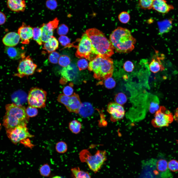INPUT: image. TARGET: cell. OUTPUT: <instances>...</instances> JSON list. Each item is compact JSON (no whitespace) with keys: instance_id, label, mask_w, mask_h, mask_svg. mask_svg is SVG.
I'll return each mask as SVG.
<instances>
[{"instance_id":"6da1fadb","label":"cell","mask_w":178,"mask_h":178,"mask_svg":"<svg viewBox=\"0 0 178 178\" xmlns=\"http://www.w3.org/2000/svg\"><path fill=\"white\" fill-rule=\"evenodd\" d=\"M85 32L91 41L94 55L110 57L114 54V49L112 44L102 31L92 28L87 29Z\"/></svg>"},{"instance_id":"7a4b0ae2","label":"cell","mask_w":178,"mask_h":178,"mask_svg":"<svg viewBox=\"0 0 178 178\" xmlns=\"http://www.w3.org/2000/svg\"><path fill=\"white\" fill-rule=\"evenodd\" d=\"M110 41L115 51L119 53L132 51L136 42L130 30L120 27L112 32L110 35Z\"/></svg>"},{"instance_id":"3957f363","label":"cell","mask_w":178,"mask_h":178,"mask_svg":"<svg viewBox=\"0 0 178 178\" xmlns=\"http://www.w3.org/2000/svg\"><path fill=\"white\" fill-rule=\"evenodd\" d=\"M6 112L3 120V125L6 130L20 125L26 126L28 117L24 106L13 103L5 106Z\"/></svg>"},{"instance_id":"277c9868","label":"cell","mask_w":178,"mask_h":178,"mask_svg":"<svg viewBox=\"0 0 178 178\" xmlns=\"http://www.w3.org/2000/svg\"><path fill=\"white\" fill-rule=\"evenodd\" d=\"M88 68L93 72L95 78L105 80L112 76L114 70L113 60L110 57L97 56L89 62Z\"/></svg>"},{"instance_id":"5b68a950","label":"cell","mask_w":178,"mask_h":178,"mask_svg":"<svg viewBox=\"0 0 178 178\" xmlns=\"http://www.w3.org/2000/svg\"><path fill=\"white\" fill-rule=\"evenodd\" d=\"M80 158L82 162L86 163L89 169L96 173L107 160L106 153L105 151L98 150L93 155L86 153L82 154Z\"/></svg>"},{"instance_id":"8992f818","label":"cell","mask_w":178,"mask_h":178,"mask_svg":"<svg viewBox=\"0 0 178 178\" xmlns=\"http://www.w3.org/2000/svg\"><path fill=\"white\" fill-rule=\"evenodd\" d=\"M174 119V115L172 112L165 107L161 106L156 112L152 122L155 127H167Z\"/></svg>"},{"instance_id":"52a82bcc","label":"cell","mask_w":178,"mask_h":178,"mask_svg":"<svg viewBox=\"0 0 178 178\" xmlns=\"http://www.w3.org/2000/svg\"><path fill=\"white\" fill-rule=\"evenodd\" d=\"M47 93L46 91L39 88L31 89L28 96L27 100L29 106L36 108L45 107Z\"/></svg>"},{"instance_id":"ba28073f","label":"cell","mask_w":178,"mask_h":178,"mask_svg":"<svg viewBox=\"0 0 178 178\" xmlns=\"http://www.w3.org/2000/svg\"><path fill=\"white\" fill-rule=\"evenodd\" d=\"M75 55L79 58H85L90 61L92 55H94L92 52L91 41L85 32L83 34L77 46Z\"/></svg>"},{"instance_id":"9c48e42d","label":"cell","mask_w":178,"mask_h":178,"mask_svg":"<svg viewBox=\"0 0 178 178\" xmlns=\"http://www.w3.org/2000/svg\"><path fill=\"white\" fill-rule=\"evenodd\" d=\"M57 101L63 104L69 112L76 113H78L82 103L79 95L75 93L70 96L60 94L58 97Z\"/></svg>"},{"instance_id":"30bf717a","label":"cell","mask_w":178,"mask_h":178,"mask_svg":"<svg viewBox=\"0 0 178 178\" xmlns=\"http://www.w3.org/2000/svg\"><path fill=\"white\" fill-rule=\"evenodd\" d=\"M6 131L8 137L15 144L22 142L26 138L32 136L29 133L26 126H19Z\"/></svg>"},{"instance_id":"8fae6325","label":"cell","mask_w":178,"mask_h":178,"mask_svg":"<svg viewBox=\"0 0 178 178\" xmlns=\"http://www.w3.org/2000/svg\"><path fill=\"white\" fill-rule=\"evenodd\" d=\"M37 67L29 56L22 59L18 67V74L20 76L32 75Z\"/></svg>"},{"instance_id":"7c38bea8","label":"cell","mask_w":178,"mask_h":178,"mask_svg":"<svg viewBox=\"0 0 178 178\" xmlns=\"http://www.w3.org/2000/svg\"><path fill=\"white\" fill-rule=\"evenodd\" d=\"M59 21L57 18L46 23L42 25L41 29L42 30V41L45 43L52 36L54 30L58 27Z\"/></svg>"},{"instance_id":"4fadbf2b","label":"cell","mask_w":178,"mask_h":178,"mask_svg":"<svg viewBox=\"0 0 178 178\" xmlns=\"http://www.w3.org/2000/svg\"><path fill=\"white\" fill-rule=\"evenodd\" d=\"M107 111L111 115V120L113 121L122 119L125 114V111L123 107L116 103H109L107 106Z\"/></svg>"},{"instance_id":"5bb4252c","label":"cell","mask_w":178,"mask_h":178,"mask_svg":"<svg viewBox=\"0 0 178 178\" xmlns=\"http://www.w3.org/2000/svg\"><path fill=\"white\" fill-rule=\"evenodd\" d=\"M18 33L20 36L21 43L28 44L30 42V40L33 37V28L23 22L18 28Z\"/></svg>"},{"instance_id":"9a60e30c","label":"cell","mask_w":178,"mask_h":178,"mask_svg":"<svg viewBox=\"0 0 178 178\" xmlns=\"http://www.w3.org/2000/svg\"><path fill=\"white\" fill-rule=\"evenodd\" d=\"M168 163L165 159H160L156 161L155 165L161 178H170L172 174L168 168Z\"/></svg>"},{"instance_id":"2e32d148","label":"cell","mask_w":178,"mask_h":178,"mask_svg":"<svg viewBox=\"0 0 178 178\" xmlns=\"http://www.w3.org/2000/svg\"><path fill=\"white\" fill-rule=\"evenodd\" d=\"M152 8L159 12L165 14L173 9L174 7L172 5L168 4L165 0H154Z\"/></svg>"},{"instance_id":"e0dca14e","label":"cell","mask_w":178,"mask_h":178,"mask_svg":"<svg viewBox=\"0 0 178 178\" xmlns=\"http://www.w3.org/2000/svg\"><path fill=\"white\" fill-rule=\"evenodd\" d=\"M7 4L10 10L17 13L23 12L26 7L24 0H7Z\"/></svg>"},{"instance_id":"ac0fdd59","label":"cell","mask_w":178,"mask_h":178,"mask_svg":"<svg viewBox=\"0 0 178 178\" xmlns=\"http://www.w3.org/2000/svg\"><path fill=\"white\" fill-rule=\"evenodd\" d=\"M20 39L18 34L14 32L7 33L2 39V41L4 45L7 47H13L19 43Z\"/></svg>"},{"instance_id":"d6986e66","label":"cell","mask_w":178,"mask_h":178,"mask_svg":"<svg viewBox=\"0 0 178 178\" xmlns=\"http://www.w3.org/2000/svg\"><path fill=\"white\" fill-rule=\"evenodd\" d=\"M5 50L8 56L11 59L17 60L25 57V52L22 48L6 46Z\"/></svg>"},{"instance_id":"ffe728a7","label":"cell","mask_w":178,"mask_h":178,"mask_svg":"<svg viewBox=\"0 0 178 178\" xmlns=\"http://www.w3.org/2000/svg\"><path fill=\"white\" fill-rule=\"evenodd\" d=\"M61 73L64 78L68 81H70L75 78L77 73V71L75 67L69 65L64 67L61 70Z\"/></svg>"},{"instance_id":"44dd1931","label":"cell","mask_w":178,"mask_h":178,"mask_svg":"<svg viewBox=\"0 0 178 178\" xmlns=\"http://www.w3.org/2000/svg\"><path fill=\"white\" fill-rule=\"evenodd\" d=\"M59 43L56 38L52 36L44 44L43 49L48 53L54 51L58 48Z\"/></svg>"},{"instance_id":"7402d4cb","label":"cell","mask_w":178,"mask_h":178,"mask_svg":"<svg viewBox=\"0 0 178 178\" xmlns=\"http://www.w3.org/2000/svg\"><path fill=\"white\" fill-rule=\"evenodd\" d=\"M94 111L91 104L88 102L82 103L79 108L78 113L81 116L87 117L91 115Z\"/></svg>"},{"instance_id":"603a6c76","label":"cell","mask_w":178,"mask_h":178,"mask_svg":"<svg viewBox=\"0 0 178 178\" xmlns=\"http://www.w3.org/2000/svg\"><path fill=\"white\" fill-rule=\"evenodd\" d=\"M159 100L158 97L156 95H150L149 101L148 109L149 112L154 113L159 109Z\"/></svg>"},{"instance_id":"cb8c5ba5","label":"cell","mask_w":178,"mask_h":178,"mask_svg":"<svg viewBox=\"0 0 178 178\" xmlns=\"http://www.w3.org/2000/svg\"><path fill=\"white\" fill-rule=\"evenodd\" d=\"M158 25L159 32L161 34L168 33L172 27V21L170 20L159 22Z\"/></svg>"},{"instance_id":"d4e9b609","label":"cell","mask_w":178,"mask_h":178,"mask_svg":"<svg viewBox=\"0 0 178 178\" xmlns=\"http://www.w3.org/2000/svg\"><path fill=\"white\" fill-rule=\"evenodd\" d=\"M150 70L153 73H156L160 70H163L164 68L159 61L153 59L149 65Z\"/></svg>"},{"instance_id":"484cf974","label":"cell","mask_w":178,"mask_h":178,"mask_svg":"<svg viewBox=\"0 0 178 178\" xmlns=\"http://www.w3.org/2000/svg\"><path fill=\"white\" fill-rule=\"evenodd\" d=\"M70 130L73 133L78 134L81 131L82 125L81 123L76 120L71 121L69 124Z\"/></svg>"},{"instance_id":"4316f807","label":"cell","mask_w":178,"mask_h":178,"mask_svg":"<svg viewBox=\"0 0 178 178\" xmlns=\"http://www.w3.org/2000/svg\"><path fill=\"white\" fill-rule=\"evenodd\" d=\"M42 30L40 28L36 27L33 28V39L40 45L42 44Z\"/></svg>"},{"instance_id":"83f0119b","label":"cell","mask_w":178,"mask_h":178,"mask_svg":"<svg viewBox=\"0 0 178 178\" xmlns=\"http://www.w3.org/2000/svg\"><path fill=\"white\" fill-rule=\"evenodd\" d=\"M58 40L61 45L65 48L74 47V45L70 43V39L66 36H61L59 37Z\"/></svg>"},{"instance_id":"f1b7e54d","label":"cell","mask_w":178,"mask_h":178,"mask_svg":"<svg viewBox=\"0 0 178 178\" xmlns=\"http://www.w3.org/2000/svg\"><path fill=\"white\" fill-rule=\"evenodd\" d=\"M39 172L42 176L45 177H48L51 172L50 167L48 164H44L40 167Z\"/></svg>"},{"instance_id":"f546056e","label":"cell","mask_w":178,"mask_h":178,"mask_svg":"<svg viewBox=\"0 0 178 178\" xmlns=\"http://www.w3.org/2000/svg\"><path fill=\"white\" fill-rule=\"evenodd\" d=\"M58 63L61 66L63 67H66L69 65L70 63V60L67 56L63 55L59 57Z\"/></svg>"},{"instance_id":"4dcf8cb0","label":"cell","mask_w":178,"mask_h":178,"mask_svg":"<svg viewBox=\"0 0 178 178\" xmlns=\"http://www.w3.org/2000/svg\"><path fill=\"white\" fill-rule=\"evenodd\" d=\"M114 100L116 103L122 105L125 103L127 101V98L124 93L120 92L117 94L115 96Z\"/></svg>"},{"instance_id":"1f68e13d","label":"cell","mask_w":178,"mask_h":178,"mask_svg":"<svg viewBox=\"0 0 178 178\" xmlns=\"http://www.w3.org/2000/svg\"><path fill=\"white\" fill-rule=\"evenodd\" d=\"M154 0H139V4L141 8L145 9L152 8Z\"/></svg>"},{"instance_id":"d6a6232c","label":"cell","mask_w":178,"mask_h":178,"mask_svg":"<svg viewBox=\"0 0 178 178\" xmlns=\"http://www.w3.org/2000/svg\"><path fill=\"white\" fill-rule=\"evenodd\" d=\"M55 148L58 152L63 153L67 151V146L65 142L61 141L58 142L56 144Z\"/></svg>"},{"instance_id":"836d02e7","label":"cell","mask_w":178,"mask_h":178,"mask_svg":"<svg viewBox=\"0 0 178 178\" xmlns=\"http://www.w3.org/2000/svg\"><path fill=\"white\" fill-rule=\"evenodd\" d=\"M118 18L119 20L121 23H126L129 21L130 16L129 13L127 12L123 11L121 12L119 15Z\"/></svg>"},{"instance_id":"e575fe53","label":"cell","mask_w":178,"mask_h":178,"mask_svg":"<svg viewBox=\"0 0 178 178\" xmlns=\"http://www.w3.org/2000/svg\"><path fill=\"white\" fill-rule=\"evenodd\" d=\"M60 55L56 51H53L50 53L48 56V59L51 63L56 64L58 63Z\"/></svg>"},{"instance_id":"d590c367","label":"cell","mask_w":178,"mask_h":178,"mask_svg":"<svg viewBox=\"0 0 178 178\" xmlns=\"http://www.w3.org/2000/svg\"><path fill=\"white\" fill-rule=\"evenodd\" d=\"M104 84L106 88L111 89L115 87L116 82L111 77L105 80Z\"/></svg>"},{"instance_id":"8d00e7d4","label":"cell","mask_w":178,"mask_h":178,"mask_svg":"<svg viewBox=\"0 0 178 178\" xmlns=\"http://www.w3.org/2000/svg\"><path fill=\"white\" fill-rule=\"evenodd\" d=\"M45 4L46 8L51 10H55L58 6V3L56 0H47Z\"/></svg>"},{"instance_id":"74e56055","label":"cell","mask_w":178,"mask_h":178,"mask_svg":"<svg viewBox=\"0 0 178 178\" xmlns=\"http://www.w3.org/2000/svg\"><path fill=\"white\" fill-rule=\"evenodd\" d=\"M26 112L28 117H32L37 115L38 111L36 108L29 106L26 109Z\"/></svg>"},{"instance_id":"f35d334b","label":"cell","mask_w":178,"mask_h":178,"mask_svg":"<svg viewBox=\"0 0 178 178\" xmlns=\"http://www.w3.org/2000/svg\"><path fill=\"white\" fill-rule=\"evenodd\" d=\"M69 29L68 27L64 24L60 25L58 27L57 32L58 34L60 36L66 35Z\"/></svg>"},{"instance_id":"ab89813d","label":"cell","mask_w":178,"mask_h":178,"mask_svg":"<svg viewBox=\"0 0 178 178\" xmlns=\"http://www.w3.org/2000/svg\"><path fill=\"white\" fill-rule=\"evenodd\" d=\"M168 168L171 171L175 172L178 171V161L173 159L170 161L168 163Z\"/></svg>"},{"instance_id":"60d3db41","label":"cell","mask_w":178,"mask_h":178,"mask_svg":"<svg viewBox=\"0 0 178 178\" xmlns=\"http://www.w3.org/2000/svg\"><path fill=\"white\" fill-rule=\"evenodd\" d=\"M77 65L80 70L86 69L88 65V61L84 59H82L79 60L77 62Z\"/></svg>"},{"instance_id":"b9f144b4","label":"cell","mask_w":178,"mask_h":178,"mask_svg":"<svg viewBox=\"0 0 178 178\" xmlns=\"http://www.w3.org/2000/svg\"><path fill=\"white\" fill-rule=\"evenodd\" d=\"M123 68L127 72H131L134 69V66L133 63L129 61H126L123 65Z\"/></svg>"},{"instance_id":"7bdbcfd3","label":"cell","mask_w":178,"mask_h":178,"mask_svg":"<svg viewBox=\"0 0 178 178\" xmlns=\"http://www.w3.org/2000/svg\"><path fill=\"white\" fill-rule=\"evenodd\" d=\"M63 92L64 94L65 95L70 96L72 95L73 92V89L71 87L67 86L64 88Z\"/></svg>"},{"instance_id":"ee69618b","label":"cell","mask_w":178,"mask_h":178,"mask_svg":"<svg viewBox=\"0 0 178 178\" xmlns=\"http://www.w3.org/2000/svg\"><path fill=\"white\" fill-rule=\"evenodd\" d=\"M6 17L5 14L0 11V25L3 24L6 21Z\"/></svg>"},{"instance_id":"f6af8a7d","label":"cell","mask_w":178,"mask_h":178,"mask_svg":"<svg viewBox=\"0 0 178 178\" xmlns=\"http://www.w3.org/2000/svg\"><path fill=\"white\" fill-rule=\"evenodd\" d=\"M174 117V119L178 123V107L175 111Z\"/></svg>"},{"instance_id":"bcb514c9","label":"cell","mask_w":178,"mask_h":178,"mask_svg":"<svg viewBox=\"0 0 178 178\" xmlns=\"http://www.w3.org/2000/svg\"><path fill=\"white\" fill-rule=\"evenodd\" d=\"M52 178H62V177L60 176H56L53 177Z\"/></svg>"},{"instance_id":"7dc6e473","label":"cell","mask_w":178,"mask_h":178,"mask_svg":"<svg viewBox=\"0 0 178 178\" xmlns=\"http://www.w3.org/2000/svg\"><path fill=\"white\" fill-rule=\"evenodd\" d=\"M1 128V126H0V130Z\"/></svg>"}]
</instances>
